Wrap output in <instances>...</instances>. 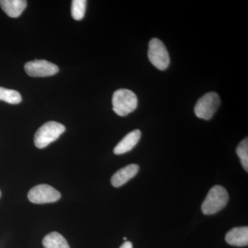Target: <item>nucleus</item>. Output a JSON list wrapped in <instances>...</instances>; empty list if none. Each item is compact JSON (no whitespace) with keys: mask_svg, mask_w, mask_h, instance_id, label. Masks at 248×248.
Listing matches in <instances>:
<instances>
[{"mask_svg":"<svg viewBox=\"0 0 248 248\" xmlns=\"http://www.w3.org/2000/svg\"><path fill=\"white\" fill-rule=\"evenodd\" d=\"M229 201L226 189L221 186H215L209 191L202 205L204 215H215L223 210Z\"/></svg>","mask_w":248,"mask_h":248,"instance_id":"f257e3e1","label":"nucleus"},{"mask_svg":"<svg viewBox=\"0 0 248 248\" xmlns=\"http://www.w3.org/2000/svg\"><path fill=\"white\" fill-rule=\"evenodd\" d=\"M112 110L121 117L131 113L138 107V99L135 93L128 89L116 91L112 95Z\"/></svg>","mask_w":248,"mask_h":248,"instance_id":"f03ea898","label":"nucleus"},{"mask_svg":"<svg viewBox=\"0 0 248 248\" xmlns=\"http://www.w3.org/2000/svg\"><path fill=\"white\" fill-rule=\"evenodd\" d=\"M66 130L63 124L56 122H48L44 124L36 132L34 143L37 148L42 149L60 138Z\"/></svg>","mask_w":248,"mask_h":248,"instance_id":"7ed1b4c3","label":"nucleus"},{"mask_svg":"<svg viewBox=\"0 0 248 248\" xmlns=\"http://www.w3.org/2000/svg\"><path fill=\"white\" fill-rule=\"evenodd\" d=\"M221 104L219 96L217 93L210 92L204 94L199 99L195 107V113L197 117L205 120L213 118Z\"/></svg>","mask_w":248,"mask_h":248,"instance_id":"20e7f679","label":"nucleus"},{"mask_svg":"<svg viewBox=\"0 0 248 248\" xmlns=\"http://www.w3.org/2000/svg\"><path fill=\"white\" fill-rule=\"evenodd\" d=\"M148 56L152 64L160 71H164L169 66V52L166 46L159 39L153 38L150 41Z\"/></svg>","mask_w":248,"mask_h":248,"instance_id":"39448f33","label":"nucleus"},{"mask_svg":"<svg viewBox=\"0 0 248 248\" xmlns=\"http://www.w3.org/2000/svg\"><path fill=\"white\" fill-rule=\"evenodd\" d=\"M60 198V192L47 184L36 186L28 194L29 200L35 204L54 203L58 202Z\"/></svg>","mask_w":248,"mask_h":248,"instance_id":"423d86ee","label":"nucleus"},{"mask_svg":"<svg viewBox=\"0 0 248 248\" xmlns=\"http://www.w3.org/2000/svg\"><path fill=\"white\" fill-rule=\"evenodd\" d=\"M24 68L28 76L33 78L52 76L59 72V68L57 65L45 60L27 62Z\"/></svg>","mask_w":248,"mask_h":248,"instance_id":"0eeeda50","label":"nucleus"},{"mask_svg":"<svg viewBox=\"0 0 248 248\" xmlns=\"http://www.w3.org/2000/svg\"><path fill=\"white\" fill-rule=\"evenodd\" d=\"M139 171H140L139 165L135 164L128 165L123 169L119 170L113 174L111 178V184L114 187H121L135 177Z\"/></svg>","mask_w":248,"mask_h":248,"instance_id":"6e6552de","label":"nucleus"},{"mask_svg":"<svg viewBox=\"0 0 248 248\" xmlns=\"http://www.w3.org/2000/svg\"><path fill=\"white\" fill-rule=\"evenodd\" d=\"M141 133L140 130H134L125 135L122 140L114 148V153L115 155H122L131 151L135 147L140 138H141Z\"/></svg>","mask_w":248,"mask_h":248,"instance_id":"1a4fd4ad","label":"nucleus"},{"mask_svg":"<svg viewBox=\"0 0 248 248\" xmlns=\"http://www.w3.org/2000/svg\"><path fill=\"white\" fill-rule=\"evenodd\" d=\"M226 241L228 244L236 247H244L248 245V228L238 227L227 233Z\"/></svg>","mask_w":248,"mask_h":248,"instance_id":"9d476101","label":"nucleus"},{"mask_svg":"<svg viewBox=\"0 0 248 248\" xmlns=\"http://www.w3.org/2000/svg\"><path fill=\"white\" fill-rule=\"evenodd\" d=\"M0 6L5 14L9 17H19L27 8V1L26 0H1Z\"/></svg>","mask_w":248,"mask_h":248,"instance_id":"9b49d317","label":"nucleus"},{"mask_svg":"<svg viewBox=\"0 0 248 248\" xmlns=\"http://www.w3.org/2000/svg\"><path fill=\"white\" fill-rule=\"evenodd\" d=\"M42 244L45 248H71L66 239L57 232L46 235Z\"/></svg>","mask_w":248,"mask_h":248,"instance_id":"f8f14e48","label":"nucleus"},{"mask_svg":"<svg viewBox=\"0 0 248 248\" xmlns=\"http://www.w3.org/2000/svg\"><path fill=\"white\" fill-rule=\"evenodd\" d=\"M0 101L11 104H18L22 102V96L18 91L0 87Z\"/></svg>","mask_w":248,"mask_h":248,"instance_id":"ddd939ff","label":"nucleus"},{"mask_svg":"<svg viewBox=\"0 0 248 248\" xmlns=\"http://www.w3.org/2000/svg\"><path fill=\"white\" fill-rule=\"evenodd\" d=\"M86 0H73L72 1L71 15L76 20H81L84 18L86 12Z\"/></svg>","mask_w":248,"mask_h":248,"instance_id":"4468645a","label":"nucleus"},{"mask_svg":"<svg viewBox=\"0 0 248 248\" xmlns=\"http://www.w3.org/2000/svg\"><path fill=\"white\" fill-rule=\"evenodd\" d=\"M236 154L246 172L248 171V140L245 139L236 148Z\"/></svg>","mask_w":248,"mask_h":248,"instance_id":"2eb2a0df","label":"nucleus"},{"mask_svg":"<svg viewBox=\"0 0 248 248\" xmlns=\"http://www.w3.org/2000/svg\"><path fill=\"white\" fill-rule=\"evenodd\" d=\"M120 248H133V244L130 241H125Z\"/></svg>","mask_w":248,"mask_h":248,"instance_id":"dca6fc26","label":"nucleus"},{"mask_svg":"<svg viewBox=\"0 0 248 248\" xmlns=\"http://www.w3.org/2000/svg\"><path fill=\"white\" fill-rule=\"evenodd\" d=\"M124 240H125H125H127V238L126 237H124Z\"/></svg>","mask_w":248,"mask_h":248,"instance_id":"f3484780","label":"nucleus"},{"mask_svg":"<svg viewBox=\"0 0 248 248\" xmlns=\"http://www.w3.org/2000/svg\"><path fill=\"white\" fill-rule=\"evenodd\" d=\"M1 190H0V197H1Z\"/></svg>","mask_w":248,"mask_h":248,"instance_id":"a211bd4d","label":"nucleus"}]
</instances>
